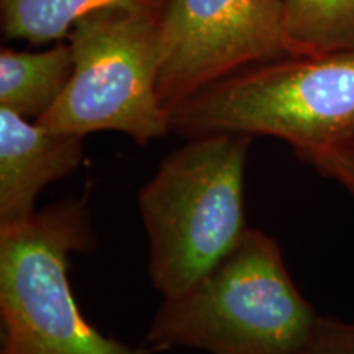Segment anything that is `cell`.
<instances>
[{
  "label": "cell",
  "mask_w": 354,
  "mask_h": 354,
  "mask_svg": "<svg viewBox=\"0 0 354 354\" xmlns=\"http://www.w3.org/2000/svg\"><path fill=\"white\" fill-rule=\"evenodd\" d=\"M253 136L190 138L141 187L138 209L148 234V271L162 299L197 284L246 233L245 177Z\"/></svg>",
  "instance_id": "6da1fadb"
},
{
  "label": "cell",
  "mask_w": 354,
  "mask_h": 354,
  "mask_svg": "<svg viewBox=\"0 0 354 354\" xmlns=\"http://www.w3.org/2000/svg\"><path fill=\"white\" fill-rule=\"evenodd\" d=\"M292 281L272 236L248 228L238 246L196 286L165 299L145 343L156 351L292 354L318 320Z\"/></svg>",
  "instance_id": "7a4b0ae2"
},
{
  "label": "cell",
  "mask_w": 354,
  "mask_h": 354,
  "mask_svg": "<svg viewBox=\"0 0 354 354\" xmlns=\"http://www.w3.org/2000/svg\"><path fill=\"white\" fill-rule=\"evenodd\" d=\"M171 130L272 136L299 158L354 146V50L290 56L243 69L179 102Z\"/></svg>",
  "instance_id": "3957f363"
},
{
  "label": "cell",
  "mask_w": 354,
  "mask_h": 354,
  "mask_svg": "<svg viewBox=\"0 0 354 354\" xmlns=\"http://www.w3.org/2000/svg\"><path fill=\"white\" fill-rule=\"evenodd\" d=\"M95 250L86 198H66L0 230V354H156L97 330L69 282L71 258Z\"/></svg>",
  "instance_id": "277c9868"
},
{
  "label": "cell",
  "mask_w": 354,
  "mask_h": 354,
  "mask_svg": "<svg viewBox=\"0 0 354 354\" xmlns=\"http://www.w3.org/2000/svg\"><path fill=\"white\" fill-rule=\"evenodd\" d=\"M159 15L109 8L71 30L74 68L68 86L39 125L86 138L118 131L148 145L171 131L159 81Z\"/></svg>",
  "instance_id": "5b68a950"
},
{
  "label": "cell",
  "mask_w": 354,
  "mask_h": 354,
  "mask_svg": "<svg viewBox=\"0 0 354 354\" xmlns=\"http://www.w3.org/2000/svg\"><path fill=\"white\" fill-rule=\"evenodd\" d=\"M167 109L216 81L294 56L281 0H169L158 21Z\"/></svg>",
  "instance_id": "8992f818"
},
{
  "label": "cell",
  "mask_w": 354,
  "mask_h": 354,
  "mask_svg": "<svg viewBox=\"0 0 354 354\" xmlns=\"http://www.w3.org/2000/svg\"><path fill=\"white\" fill-rule=\"evenodd\" d=\"M84 159V136L48 130L0 107V230L24 223L39 192L73 174Z\"/></svg>",
  "instance_id": "52a82bcc"
},
{
  "label": "cell",
  "mask_w": 354,
  "mask_h": 354,
  "mask_svg": "<svg viewBox=\"0 0 354 354\" xmlns=\"http://www.w3.org/2000/svg\"><path fill=\"white\" fill-rule=\"evenodd\" d=\"M74 61L71 44L28 53L0 51V107L39 120L68 86Z\"/></svg>",
  "instance_id": "ba28073f"
},
{
  "label": "cell",
  "mask_w": 354,
  "mask_h": 354,
  "mask_svg": "<svg viewBox=\"0 0 354 354\" xmlns=\"http://www.w3.org/2000/svg\"><path fill=\"white\" fill-rule=\"evenodd\" d=\"M162 0H2V26L6 37L46 43L71 33L82 17L94 12H158Z\"/></svg>",
  "instance_id": "9c48e42d"
},
{
  "label": "cell",
  "mask_w": 354,
  "mask_h": 354,
  "mask_svg": "<svg viewBox=\"0 0 354 354\" xmlns=\"http://www.w3.org/2000/svg\"><path fill=\"white\" fill-rule=\"evenodd\" d=\"M294 56L354 50V0H281Z\"/></svg>",
  "instance_id": "30bf717a"
},
{
  "label": "cell",
  "mask_w": 354,
  "mask_h": 354,
  "mask_svg": "<svg viewBox=\"0 0 354 354\" xmlns=\"http://www.w3.org/2000/svg\"><path fill=\"white\" fill-rule=\"evenodd\" d=\"M292 354H354V322L318 317L308 338Z\"/></svg>",
  "instance_id": "8fae6325"
},
{
  "label": "cell",
  "mask_w": 354,
  "mask_h": 354,
  "mask_svg": "<svg viewBox=\"0 0 354 354\" xmlns=\"http://www.w3.org/2000/svg\"><path fill=\"white\" fill-rule=\"evenodd\" d=\"M325 177H330L354 197V151L351 148L308 154L302 158Z\"/></svg>",
  "instance_id": "7c38bea8"
},
{
  "label": "cell",
  "mask_w": 354,
  "mask_h": 354,
  "mask_svg": "<svg viewBox=\"0 0 354 354\" xmlns=\"http://www.w3.org/2000/svg\"><path fill=\"white\" fill-rule=\"evenodd\" d=\"M351 149H353V151H354V146H353V148H351Z\"/></svg>",
  "instance_id": "4fadbf2b"
}]
</instances>
